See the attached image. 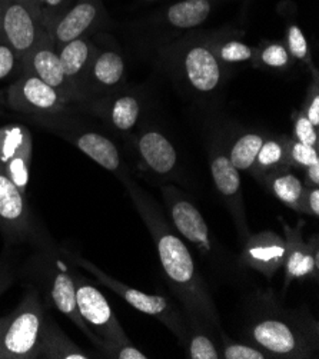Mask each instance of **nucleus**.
Returning <instances> with one entry per match:
<instances>
[{"label":"nucleus","mask_w":319,"mask_h":359,"mask_svg":"<svg viewBox=\"0 0 319 359\" xmlns=\"http://www.w3.org/2000/svg\"><path fill=\"white\" fill-rule=\"evenodd\" d=\"M104 16L100 0H75L50 26L49 34L56 49L79 38H88Z\"/></svg>","instance_id":"obj_17"},{"label":"nucleus","mask_w":319,"mask_h":359,"mask_svg":"<svg viewBox=\"0 0 319 359\" xmlns=\"http://www.w3.org/2000/svg\"><path fill=\"white\" fill-rule=\"evenodd\" d=\"M34 121H38L45 128L60 135L67 142L74 143L81 152H83L103 169L116 175L122 182L129 177L118 147L108 136L99 133L97 130L85 128L72 118L66 116V114Z\"/></svg>","instance_id":"obj_9"},{"label":"nucleus","mask_w":319,"mask_h":359,"mask_svg":"<svg viewBox=\"0 0 319 359\" xmlns=\"http://www.w3.org/2000/svg\"><path fill=\"white\" fill-rule=\"evenodd\" d=\"M210 173L214 185L233 219L238 235L243 242L251 232L247 226L240 172L231 163L228 152L218 143L210 149Z\"/></svg>","instance_id":"obj_13"},{"label":"nucleus","mask_w":319,"mask_h":359,"mask_svg":"<svg viewBox=\"0 0 319 359\" xmlns=\"http://www.w3.org/2000/svg\"><path fill=\"white\" fill-rule=\"evenodd\" d=\"M53 243L41 248L38 254H34L29 262L32 273L39 282L41 288L46 294V299L66 318H69L74 324L90 339V342L97 348L100 341L97 337L88 328L85 320L82 319L78 305H76V291L75 282L72 276V266H69L62 261L57 254L52 250Z\"/></svg>","instance_id":"obj_4"},{"label":"nucleus","mask_w":319,"mask_h":359,"mask_svg":"<svg viewBox=\"0 0 319 359\" xmlns=\"http://www.w3.org/2000/svg\"><path fill=\"white\" fill-rule=\"evenodd\" d=\"M288 159L291 168H302L306 169L313 163L319 162V152L318 149L304 145V143L288 137Z\"/></svg>","instance_id":"obj_33"},{"label":"nucleus","mask_w":319,"mask_h":359,"mask_svg":"<svg viewBox=\"0 0 319 359\" xmlns=\"http://www.w3.org/2000/svg\"><path fill=\"white\" fill-rule=\"evenodd\" d=\"M20 72H27V74L38 76L41 81L60 92L67 100L72 103L76 102L74 90L65 76L57 49L55 48L50 36H48L27 55L22 63Z\"/></svg>","instance_id":"obj_19"},{"label":"nucleus","mask_w":319,"mask_h":359,"mask_svg":"<svg viewBox=\"0 0 319 359\" xmlns=\"http://www.w3.org/2000/svg\"><path fill=\"white\" fill-rule=\"evenodd\" d=\"M25 2H29V4H33V5H36V6H38V4H36V0H25Z\"/></svg>","instance_id":"obj_42"},{"label":"nucleus","mask_w":319,"mask_h":359,"mask_svg":"<svg viewBox=\"0 0 319 359\" xmlns=\"http://www.w3.org/2000/svg\"><path fill=\"white\" fill-rule=\"evenodd\" d=\"M285 257V238L272 231H262L259 233H251L243 241L238 262L240 266L258 271L271 279L283 266Z\"/></svg>","instance_id":"obj_18"},{"label":"nucleus","mask_w":319,"mask_h":359,"mask_svg":"<svg viewBox=\"0 0 319 359\" xmlns=\"http://www.w3.org/2000/svg\"><path fill=\"white\" fill-rule=\"evenodd\" d=\"M72 276L76 291L78 311L88 328L100 341L97 349L103 344H123L132 342L121 327L108 299L96 286L72 268Z\"/></svg>","instance_id":"obj_11"},{"label":"nucleus","mask_w":319,"mask_h":359,"mask_svg":"<svg viewBox=\"0 0 319 359\" xmlns=\"http://www.w3.org/2000/svg\"><path fill=\"white\" fill-rule=\"evenodd\" d=\"M69 257L74 259V262L83 268L86 272L93 275L106 288H109L115 294H118L123 301H126L130 306L137 309L142 313H147L149 316L156 318L162 324L179 339L181 344L186 345L188 341V322L185 313L179 311L172 301H169L163 295H149L142 292L139 290L132 288V286L122 283L121 280L115 279L114 276L104 273L100 268H97L90 261L75 255L69 254Z\"/></svg>","instance_id":"obj_6"},{"label":"nucleus","mask_w":319,"mask_h":359,"mask_svg":"<svg viewBox=\"0 0 319 359\" xmlns=\"http://www.w3.org/2000/svg\"><path fill=\"white\" fill-rule=\"evenodd\" d=\"M147 2H155V0H147Z\"/></svg>","instance_id":"obj_43"},{"label":"nucleus","mask_w":319,"mask_h":359,"mask_svg":"<svg viewBox=\"0 0 319 359\" xmlns=\"http://www.w3.org/2000/svg\"><path fill=\"white\" fill-rule=\"evenodd\" d=\"M294 133H295V137H294L295 140L319 151L318 129L308 121V118L305 116V114L302 111L295 118Z\"/></svg>","instance_id":"obj_34"},{"label":"nucleus","mask_w":319,"mask_h":359,"mask_svg":"<svg viewBox=\"0 0 319 359\" xmlns=\"http://www.w3.org/2000/svg\"><path fill=\"white\" fill-rule=\"evenodd\" d=\"M219 337L222 359H269L268 353H265L255 345L236 342L229 338L222 330L219 331Z\"/></svg>","instance_id":"obj_31"},{"label":"nucleus","mask_w":319,"mask_h":359,"mask_svg":"<svg viewBox=\"0 0 319 359\" xmlns=\"http://www.w3.org/2000/svg\"><path fill=\"white\" fill-rule=\"evenodd\" d=\"M287 49L292 59L301 60L312 67V55L308 41L298 25H290L287 29Z\"/></svg>","instance_id":"obj_32"},{"label":"nucleus","mask_w":319,"mask_h":359,"mask_svg":"<svg viewBox=\"0 0 319 359\" xmlns=\"http://www.w3.org/2000/svg\"><path fill=\"white\" fill-rule=\"evenodd\" d=\"M16 279L15 266L6 258H0V295L6 292Z\"/></svg>","instance_id":"obj_40"},{"label":"nucleus","mask_w":319,"mask_h":359,"mask_svg":"<svg viewBox=\"0 0 319 359\" xmlns=\"http://www.w3.org/2000/svg\"><path fill=\"white\" fill-rule=\"evenodd\" d=\"M245 337L269 358L309 359L319 356V325L306 311L285 309L269 295L252 302Z\"/></svg>","instance_id":"obj_2"},{"label":"nucleus","mask_w":319,"mask_h":359,"mask_svg":"<svg viewBox=\"0 0 319 359\" xmlns=\"http://www.w3.org/2000/svg\"><path fill=\"white\" fill-rule=\"evenodd\" d=\"M265 136L258 132H246L240 135L228 151V158L231 163L239 170H251L257 155L264 145Z\"/></svg>","instance_id":"obj_27"},{"label":"nucleus","mask_w":319,"mask_h":359,"mask_svg":"<svg viewBox=\"0 0 319 359\" xmlns=\"http://www.w3.org/2000/svg\"><path fill=\"white\" fill-rule=\"evenodd\" d=\"M96 50L97 46L89 38L70 41L57 49L65 76L79 103H82L83 85Z\"/></svg>","instance_id":"obj_21"},{"label":"nucleus","mask_w":319,"mask_h":359,"mask_svg":"<svg viewBox=\"0 0 319 359\" xmlns=\"http://www.w3.org/2000/svg\"><path fill=\"white\" fill-rule=\"evenodd\" d=\"M33 154L29 129L19 123L0 126V168L26 194Z\"/></svg>","instance_id":"obj_14"},{"label":"nucleus","mask_w":319,"mask_h":359,"mask_svg":"<svg viewBox=\"0 0 319 359\" xmlns=\"http://www.w3.org/2000/svg\"><path fill=\"white\" fill-rule=\"evenodd\" d=\"M212 49H214L215 56L226 69V66L255 62L258 49L254 46L246 45L236 39H210Z\"/></svg>","instance_id":"obj_28"},{"label":"nucleus","mask_w":319,"mask_h":359,"mask_svg":"<svg viewBox=\"0 0 319 359\" xmlns=\"http://www.w3.org/2000/svg\"><path fill=\"white\" fill-rule=\"evenodd\" d=\"M139 217L147 225L172 291L184 305L186 322H198L206 330L221 331L219 313L184 239L165 219L159 205L130 177L122 182Z\"/></svg>","instance_id":"obj_1"},{"label":"nucleus","mask_w":319,"mask_h":359,"mask_svg":"<svg viewBox=\"0 0 319 359\" xmlns=\"http://www.w3.org/2000/svg\"><path fill=\"white\" fill-rule=\"evenodd\" d=\"M292 56L283 43H268L262 49H258L255 62L261 67L283 70L292 65Z\"/></svg>","instance_id":"obj_30"},{"label":"nucleus","mask_w":319,"mask_h":359,"mask_svg":"<svg viewBox=\"0 0 319 359\" xmlns=\"http://www.w3.org/2000/svg\"><path fill=\"white\" fill-rule=\"evenodd\" d=\"M301 213L311 215L313 218L319 217V187H304L301 199Z\"/></svg>","instance_id":"obj_39"},{"label":"nucleus","mask_w":319,"mask_h":359,"mask_svg":"<svg viewBox=\"0 0 319 359\" xmlns=\"http://www.w3.org/2000/svg\"><path fill=\"white\" fill-rule=\"evenodd\" d=\"M313 85L312 89H309L306 102L302 112L305 114V116L308 118V121L318 129L319 128V90H318V74L316 70L313 69Z\"/></svg>","instance_id":"obj_38"},{"label":"nucleus","mask_w":319,"mask_h":359,"mask_svg":"<svg viewBox=\"0 0 319 359\" xmlns=\"http://www.w3.org/2000/svg\"><path fill=\"white\" fill-rule=\"evenodd\" d=\"M305 170H306V182H305V185L319 187V162L311 165Z\"/></svg>","instance_id":"obj_41"},{"label":"nucleus","mask_w":319,"mask_h":359,"mask_svg":"<svg viewBox=\"0 0 319 359\" xmlns=\"http://www.w3.org/2000/svg\"><path fill=\"white\" fill-rule=\"evenodd\" d=\"M75 2V0H36L39 13L48 27L53 25V22Z\"/></svg>","instance_id":"obj_35"},{"label":"nucleus","mask_w":319,"mask_h":359,"mask_svg":"<svg viewBox=\"0 0 319 359\" xmlns=\"http://www.w3.org/2000/svg\"><path fill=\"white\" fill-rule=\"evenodd\" d=\"M161 192L178 235L188 241L203 259L212 262L218 269L228 266L225 264L226 252H224L221 243L212 235L206 219L191 198L172 185L162 187Z\"/></svg>","instance_id":"obj_5"},{"label":"nucleus","mask_w":319,"mask_h":359,"mask_svg":"<svg viewBox=\"0 0 319 359\" xmlns=\"http://www.w3.org/2000/svg\"><path fill=\"white\" fill-rule=\"evenodd\" d=\"M48 36L36 5L25 0H0V41L18 53L22 63Z\"/></svg>","instance_id":"obj_10"},{"label":"nucleus","mask_w":319,"mask_h":359,"mask_svg":"<svg viewBox=\"0 0 319 359\" xmlns=\"http://www.w3.org/2000/svg\"><path fill=\"white\" fill-rule=\"evenodd\" d=\"M102 355L116 359H147L148 356L139 351L132 342L123 344H103L99 349Z\"/></svg>","instance_id":"obj_36"},{"label":"nucleus","mask_w":319,"mask_h":359,"mask_svg":"<svg viewBox=\"0 0 319 359\" xmlns=\"http://www.w3.org/2000/svg\"><path fill=\"white\" fill-rule=\"evenodd\" d=\"M283 232H285L287 257L283 262L285 268V279H283V290H288L292 280L319 279V243L318 235H313L309 242L302 238L304 221H299L295 228L290 226L280 219Z\"/></svg>","instance_id":"obj_16"},{"label":"nucleus","mask_w":319,"mask_h":359,"mask_svg":"<svg viewBox=\"0 0 319 359\" xmlns=\"http://www.w3.org/2000/svg\"><path fill=\"white\" fill-rule=\"evenodd\" d=\"M0 232L8 246L30 243L34 248H45L52 243L49 235L33 217L23 194L12 179L0 168Z\"/></svg>","instance_id":"obj_7"},{"label":"nucleus","mask_w":319,"mask_h":359,"mask_svg":"<svg viewBox=\"0 0 319 359\" xmlns=\"http://www.w3.org/2000/svg\"><path fill=\"white\" fill-rule=\"evenodd\" d=\"M22 60L18 53L5 42L0 41V81L13 75L15 72H20Z\"/></svg>","instance_id":"obj_37"},{"label":"nucleus","mask_w":319,"mask_h":359,"mask_svg":"<svg viewBox=\"0 0 319 359\" xmlns=\"http://www.w3.org/2000/svg\"><path fill=\"white\" fill-rule=\"evenodd\" d=\"M118 132L132 130L142 115V102L136 95L123 93L112 95L106 99L89 104Z\"/></svg>","instance_id":"obj_22"},{"label":"nucleus","mask_w":319,"mask_h":359,"mask_svg":"<svg viewBox=\"0 0 319 359\" xmlns=\"http://www.w3.org/2000/svg\"><path fill=\"white\" fill-rule=\"evenodd\" d=\"M6 100L11 109L33 119L67 114L72 104L60 92L27 72H20V76L8 88Z\"/></svg>","instance_id":"obj_12"},{"label":"nucleus","mask_w":319,"mask_h":359,"mask_svg":"<svg viewBox=\"0 0 319 359\" xmlns=\"http://www.w3.org/2000/svg\"><path fill=\"white\" fill-rule=\"evenodd\" d=\"M39 358L48 359H90V353L83 351L78 344L70 339L53 319L49 316L41 335Z\"/></svg>","instance_id":"obj_23"},{"label":"nucleus","mask_w":319,"mask_h":359,"mask_svg":"<svg viewBox=\"0 0 319 359\" xmlns=\"http://www.w3.org/2000/svg\"><path fill=\"white\" fill-rule=\"evenodd\" d=\"M46 318L39 291L29 286L20 304L0 318V359H38Z\"/></svg>","instance_id":"obj_3"},{"label":"nucleus","mask_w":319,"mask_h":359,"mask_svg":"<svg viewBox=\"0 0 319 359\" xmlns=\"http://www.w3.org/2000/svg\"><path fill=\"white\" fill-rule=\"evenodd\" d=\"M288 137L280 136V137H272L265 139L264 145L261 147L257 159L251 168V173L259 179L261 176L266 175L271 170H275L278 168L290 166L288 159Z\"/></svg>","instance_id":"obj_26"},{"label":"nucleus","mask_w":319,"mask_h":359,"mask_svg":"<svg viewBox=\"0 0 319 359\" xmlns=\"http://www.w3.org/2000/svg\"><path fill=\"white\" fill-rule=\"evenodd\" d=\"M188 358L191 359H222L221 348L212 341L208 330L198 322H188Z\"/></svg>","instance_id":"obj_29"},{"label":"nucleus","mask_w":319,"mask_h":359,"mask_svg":"<svg viewBox=\"0 0 319 359\" xmlns=\"http://www.w3.org/2000/svg\"><path fill=\"white\" fill-rule=\"evenodd\" d=\"M258 181L280 202L297 212H301V199L305 185L295 173H292L290 166L271 170L261 176Z\"/></svg>","instance_id":"obj_24"},{"label":"nucleus","mask_w":319,"mask_h":359,"mask_svg":"<svg viewBox=\"0 0 319 359\" xmlns=\"http://www.w3.org/2000/svg\"><path fill=\"white\" fill-rule=\"evenodd\" d=\"M212 12L210 0H181L169 6L165 19L173 29L188 30L201 26Z\"/></svg>","instance_id":"obj_25"},{"label":"nucleus","mask_w":319,"mask_h":359,"mask_svg":"<svg viewBox=\"0 0 319 359\" xmlns=\"http://www.w3.org/2000/svg\"><path fill=\"white\" fill-rule=\"evenodd\" d=\"M136 151L144 165L158 176H170L178 166L173 143L159 130L142 132L136 139Z\"/></svg>","instance_id":"obj_20"},{"label":"nucleus","mask_w":319,"mask_h":359,"mask_svg":"<svg viewBox=\"0 0 319 359\" xmlns=\"http://www.w3.org/2000/svg\"><path fill=\"white\" fill-rule=\"evenodd\" d=\"M126 63L115 49H99L90 63L82 90V103H95L115 95L123 85Z\"/></svg>","instance_id":"obj_15"},{"label":"nucleus","mask_w":319,"mask_h":359,"mask_svg":"<svg viewBox=\"0 0 319 359\" xmlns=\"http://www.w3.org/2000/svg\"><path fill=\"white\" fill-rule=\"evenodd\" d=\"M172 62L176 75L192 93L209 96L224 83L225 67L215 56L210 39L189 41L176 46Z\"/></svg>","instance_id":"obj_8"}]
</instances>
